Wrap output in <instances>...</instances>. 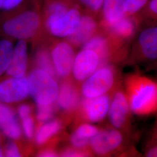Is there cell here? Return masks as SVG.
Listing matches in <instances>:
<instances>
[{
	"label": "cell",
	"instance_id": "cell-1",
	"mask_svg": "<svg viewBox=\"0 0 157 157\" xmlns=\"http://www.w3.org/2000/svg\"><path fill=\"white\" fill-rule=\"evenodd\" d=\"M43 33L39 0L16 11L0 12V34L8 39L39 41Z\"/></svg>",
	"mask_w": 157,
	"mask_h": 157
},
{
	"label": "cell",
	"instance_id": "cell-2",
	"mask_svg": "<svg viewBox=\"0 0 157 157\" xmlns=\"http://www.w3.org/2000/svg\"><path fill=\"white\" fill-rule=\"evenodd\" d=\"M129 108L136 114L145 115L154 111L157 105L156 83L144 77L131 78L128 87Z\"/></svg>",
	"mask_w": 157,
	"mask_h": 157
},
{
	"label": "cell",
	"instance_id": "cell-3",
	"mask_svg": "<svg viewBox=\"0 0 157 157\" xmlns=\"http://www.w3.org/2000/svg\"><path fill=\"white\" fill-rule=\"evenodd\" d=\"M27 78L29 95L37 104H52L56 102L59 85L56 78L38 68L31 71Z\"/></svg>",
	"mask_w": 157,
	"mask_h": 157
},
{
	"label": "cell",
	"instance_id": "cell-4",
	"mask_svg": "<svg viewBox=\"0 0 157 157\" xmlns=\"http://www.w3.org/2000/svg\"><path fill=\"white\" fill-rule=\"evenodd\" d=\"M82 12L78 5L61 16L43 22V32L55 38L65 39L78 28Z\"/></svg>",
	"mask_w": 157,
	"mask_h": 157
},
{
	"label": "cell",
	"instance_id": "cell-5",
	"mask_svg": "<svg viewBox=\"0 0 157 157\" xmlns=\"http://www.w3.org/2000/svg\"><path fill=\"white\" fill-rule=\"evenodd\" d=\"M49 48L56 76L67 78L72 72L75 58L74 47L65 40L48 41Z\"/></svg>",
	"mask_w": 157,
	"mask_h": 157
},
{
	"label": "cell",
	"instance_id": "cell-6",
	"mask_svg": "<svg viewBox=\"0 0 157 157\" xmlns=\"http://www.w3.org/2000/svg\"><path fill=\"white\" fill-rule=\"evenodd\" d=\"M115 75L112 67L101 66L86 78L82 86V93L86 97H95L104 95L112 89Z\"/></svg>",
	"mask_w": 157,
	"mask_h": 157
},
{
	"label": "cell",
	"instance_id": "cell-7",
	"mask_svg": "<svg viewBox=\"0 0 157 157\" xmlns=\"http://www.w3.org/2000/svg\"><path fill=\"white\" fill-rule=\"evenodd\" d=\"M29 95L28 78H14L0 82V102L6 104L17 103L25 100Z\"/></svg>",
	"mask_w": 157,
	"mask_h": 157
},
{
	"label": "cell",
	"instance_id": "cell-8",
	"mask_svg": "<svg viewBox=\"0 0 157 157\" xmlns=\"http://www.w3.org/2000/svg\"><path fill=\"white\" fill-rule=\"evenodd\" d=\"M100 67V58L95 52L82 49L75 56L72 72L75 80L84 82Z\"/></svg>",
	"mask_w": 157,
	"mask_h": 157
},
{
	"label": "cell",
	"instance_id": "cell-9",
	"mask_svg": "<svg viewBox=\"0 0 157 157\" xmlns=\"http://www.w3.org/2000/svg\"><path fill=\"white\" fill-rule=\"evenodd\" d=\"M100 28V21L98 19L83 12L78 28L64 40L74 48L83 47L98 32Z\"/></svg>",
	"mask_w": 157,
	"mask_h": 157
},
{
	"label": "cell",
	"instance_id": "cell-10",
	"mask_svg": "<svg viewBox=\"0 0 157 157\" xmlns=\"http://www.w3.org/2000/svg\"><path fill=\"white\" fill-rule=\"evenodd\" d=\"M110 102L107 94L95 97H84L80 104L82 114L89 122H100L107 116Z\"/></svg>",
	"mask_w": 157,
	"mask_h": 157
},
{
	"label": "cell",
	"instance_id": "cell-11",
	"mask_svg": "<svg viewBox=\"0 0 157 157\" xmlns=\"http://www.w3.org/2000/svg\"><path fill=\"white\" fill-rule=\"evenodd\" d=\"M143 22V20L140 14L137 13L124 17L111 26L103 29L116 39L126 44L134 37Z\"/></svg>",
	"mask_w": 157,
	"mask_h": 157
},
{
	"label": "cell",
	"instance_id": "cell-12",
	"mask_svg": "<svg viewBox=\"0 0 157 157\" xmlns=\"http://www.w3.org/2000/svg\"><path fill=\"white\" fill-rule=\"evenodd\" d=\"M123 142V136L116 129L100 132L94 136L90 143L93 151L100 155H107L117 150Z\"/></svg>",
	"mask_w": 157,
	"mask_h": 157
},
{
	"label": "cell",
	"instance_id": "cell-13",
	"mask_svg": "<svg viewBox=\"0 0 157 157\" xmlns=\"http://www.w3.org/2000/svg\"><path fill=\"white\" fill-rule=\"evenodd\" d=\"M129 105L127 95L118 91L113 96L108 109L109 119L115 128H122L126 124L129 114Z\"/></svg>",
	"mask_w": 157,
	"mask_h": 157
},
{
	"label": "cell",
	"instance_id": "cell-14",
	"mask_svg": "<svg viewBox=\"0 0 157 157\" xmlns=\"http://www.w3.org/2000/svg\"><path fill=\"white\" fill-rule=\"evenodd\" d=\"M28 65V52L27 41L19 40L13 47L11 60L6 71L11 77H25Z\"/></svg>",
	"mask_w": 157,
	"mask_h": 157
},
{
	"label": "cell",
	"instance_id": "cell-15",
	"mask_svg": "<svg viewBox=\"0 0 157 157\" xmlns=\"http://www.w3.org/2000/svg\"><path fill=\"white\" fill-rule=\"evenodd\" d=\"M0 129L6 137L12 140L19 139L22 130L15 113L7 104L0 102Z\"/></svg>",
	"mask_w": 157,
	"mask_h": 157
},
{
	"label": "cell",
	"instance_id": "cell-16",
	"mask_svg": "<svg viewBox=\"0 0 157 157\" xmlns=\"http://www.w3.org/2000/svg\"><path fill=\"white\" fill-rule=\"evenodd\" d=\"M137 47L141 54L148 59L155 60L157 57V28L155 25L143 30L139 34Z\"/></svg>",
	"mask_w": 157,
	"mask_h": 157
},
{
	"label": "cell",
	"instance_id": "cell-17",
	"mask_svg": "<svg viewBox=\"0 0 157 157\" xmlns=\"http://www.w3.org/2000/svg\"><path fill=\"white\" fill-rule=\"evenodd\" d=\"M58 107L65 112L75 109L79 102V93L76 85L71 80H63L59 86L56 99Z\"/></svg>",
	"mask_w": 157,
	"mask_h": 157
},
{
	"label": "cell",
	"instance_id": "cell-18",
	"mask_svg": "<svg viewBox=\"0 0 157 157\" xmlns=\"http://www.w3.org/2000/svg\"><path fill=\"white\" fill-rule=\"evenodd\" d=\"M124 0H104L100 26L106 29L124 17Z\"/></svg>",
	"mask_w": 157,
	"mask_h": 157
},
{
	"label": "cell",
	"instance_id": "cell-19",
	"mask_svg": "<svg viewBox=\"0 0 157 157\" xmlns=\"http://www.w3.org/2000/svg\"><path fill=\"white\" fill-rule=\"evenodd\" d=\"M34 62L38 69L56 78V73L51 56L48 41H41L37 46L34 54Z\"/></svg>",
	"mask_w": 157,
	"mask_h": 157
},
{
	"label": "cell",
	"instance_id": "cell-20",
	"mask_svg": "<svg viewBox=\"0 0 157 157\" xmlns=\"http://www.w3.org/2000/svg\"><path fill=\"white\" fill-rule=\"evenodd\" d=\"M62 122L55 119L43 124L40 128L35 137V141L38 146L45 144L62 129Z\"/></svg>",
	"mask_w": 157,
	"mask_h": 157
},
{
	"label": "cell",
	"instance_id": "cell-21",
	"mask_svg": "<svg viewBox=\"0 0 157 157\" xmlns=\"http://www.w3.org/2000/svg\"><path fill=\"white\" fill-rule=\"evenodd\" d=\"M13 47L10 39L0 40V77L6 72L10 65Z\"/></svg>",
	"mask_w": 157,
	"mask_h": 157
},
{
	"label": "cell",
	"instance_id": "cell-22",
	"mask_svg": "<svg viewBox=\"0 0 157 157\" xmlns=\"http://www.w3.org/2000/svg\"><path fill=\"white\" fill-rule=\"evenodd\" d=\"M104 0H76L82 11L101 19V11Z\"/></svg>",
	"mask_w": 157,
	"mask_h": 157
},
{
	"label": "cell",
	"instance_id": "cell-23",
	"mask_svg": "<svg viewBox=\"0 0 157 157\" xmlns=\"http://www.w3.org/2000/svg\"><path fill=\"white\" fill-rule=\"evenodd\" d=\"M149 0H124V17L135 15L139 13L146 6Z\"/></svg>",
	"mask_w": 157,
	"mask_h": 157
},
{
	"label": "cell",
	"instance_id": "cell-24",
	"mask_svg": "<svg viewBox=\"0 0 157 157\" xmlns=\"http://www.w3.org/2000/svg\"><path fill=\"white\" fill-rule=\"evenodd\" d=\"M143 18V21L156 23L157 16V0H149L146 6L139 12Z\"/></svg>",
	"mask_w": 157,
	"mask_h": 157
},
{
	"label": "cell",
	"instance_id": "cell-25",
	"mask_svg": "<svg viewBox=\"0 0 157 157\" xmlns=\"http://www.w3.org/2000/svg\"><path fill=\"white\" fill-rule=\"evenodd\" d=\"M55 112V107L52 104H37L36 118L38 121L44 123L50 120Z\"/></svg>",
	"mask_w": 157,
	"mask_h": 157
},
{
	"label": "cell",
	"instance_id": "cell-26",
	"mask_svg": "<svg viewBox=\"0 0 157 157\" xmlns=\"http://www.w3.org/2000/svg\"><path fill=\"white\" fill-rule=\"evenodd\" d=\"M99 132V130L95 126L90 124H84L80 125L73 134L80 138L91 140Z\"/></svg>",
	"mask_w": 157,
	"mask_h": 157
},
{
	"label": "cell",
	"instance_id": "cell-27",
	"mask_svg": "<svg viewBox=\"0 0 157 157\" xmlns=\"http://www.w3.org/2000/svg\"><path fill=\"white\" fill-rule=\"evenodd\" d=\"M35 0H2L1 12H8L19 10Z\"/></svg>",
	"mask_w": 157,
	"mask_h": 157
},
{
	"label": "cell",
	"instance_id": "cell-28",
	"mask_svg": "<svg viewBox=\"0 0 157 157\" xmlns=\"http://www.w3.org/2000/svg\"><path fill=\"white\" fill-rule=\"evenodd\" d=\"M22 127L25 137L31 140L33 139L34 133V121L31 115L21 119Z\"/></svg>",
	"mask_w": 157,
	"mask_h": 157
},
{
	"label": "cell",
	"instance_id": "cell-29",
	"mask_svg": "<svg viewBox=\"0 0 157 157\" xmlns=\"http://www.w3.org/2000/svg\"><path fill=\"white\" fill-rule=\"evenodd\" d=\"M4 154L6 157H18L21 156V154L19 147L16 143L13 141H10L6 147Z\"/></svg>",
	"mask_w": 157,
	"mask_h": 157
},
{
	"label": "cell",
	"instance_id": "cell-30",
	"mask_svg": "<svg viewBox=\"0 0 157 157\" xmlns=\"http://www.w3.org/2000/svg\"><path fill=\"white\" fill-rule=\"evenodd\" d=\"M90 140L80 138L76 135L72 134L70 138V142L74 148L83 149L90 143Z\"/></svg>",
	"mask_w": 157,
	"mask_h": 157
},
{
	"label": "cell",
	"instance_id": "cell-31",
	"mask_svg": "<svg viewBox=\"0 0 157 157\" xmlns=\"http://www.w3.org/2000/svg\"><path fill=\"white\" fill-rule=\"evenodd\" d=\"M82 149L78 148H69L67 149L63 152L61 154L62 157H86L88 156L89 154L86 152L83 151L81 150Z\"/></svg>",
	"mask_w": 157,
	"mask_h": 157
},
{
	"label": "cell",
	"instance_id": "cell-32",
	"mask_svg": "<svg viewBox=\"0 0 157 157\" xmlns=\"http://www.w3.org/2000/svg\"><path fill=\"white\" fill-rule=\"evenodd\" d=\"M32 108L28 104H23L20 105L17 108V113L21 119L31 115Z\"/></svg>",
	"mask_w": 157,
	"mask_h": 157
},
{
	"label": "cell",
	"instance_id": "cell-33",
	"mask_svg": "<svg viewBox=\"0 0 157 157\" xmlns=\"http://www.w3.org/2000/svg\"><path fill=\"white\" fill-rule=\"evenodd\" d=\"M39 157H54L58 156V154L54 150L51 149H47L40 152L38 154Z\"/></svg>",
	"mask_w": 157,
	"mask_h": 157
},
{
	"label": "cell",
	"instance_id": "cell-34",
	"mask_svg": "<svg viewBox=\"0 0 157 157\" xmlns=\"http://www.w3.org/2000/svg\"><path fill=\"white\" fill-rule=\"evenodd\" d=\"M157 148L154 147L151 148L150 150H149L148 152H147V157H157Z\"/></svg>",
	"mask_w": 157,
	"mask_h": 157
},
{
	"label": "cell",
	"instance_id": "cell-35",
	"mask_svg": "<svg viewBox=\"0 0 157 157\" xmlns=\"http://www.w3.org/2000/svg\"><path fill=\"white\" fill-rule=\"evenodd\" d=\"M3 156V152L1 150V149L0 148V157H2Z\"/></svg>",
	"mask_w": 157,
	"mask_h": 157
},
{
	"label": "cell",
	"instance_id": "cell-36",
	"mask_svg": "<svg viewBox=\"0 0 157 157\" xmlns=\"http://www.w3.org/2000/svg\"><path fill=\"white\" fill-rule=\"evenodd\" d=\"M2 0H0V10L2 6Z\"/></svg>",
	"mask_w": 157,
	"mask_h": 157
}]
</instances>
